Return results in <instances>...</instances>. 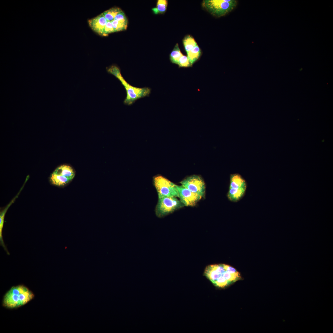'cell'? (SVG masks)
Returning <instances> with one entry per match:
<instances>
[{"label":"cell","instance_id":"6da1fadb","mask_svg":"<svg viewBox=\"0 0 333 333\" xmlns=\"http://www.w3.org/2000/svg\"><path fill=\"white\" fill-rule=\"evenodd\" d=\"M204 275L216 287L224 288L241 279L240 273L225 264L211 265L205 268Z\"/></svg>","mask_w":333,"mask_h":333},{"label":"cell","instance_id":"7a4b0ae2","mask_svg":"<svg viewBox=\"0 0 333 333\" xmlns=\"http://www.w3.org/2000/svg\"><path fill=\"white\" fill-rule=\"evenodd\" d=\"M106 70L108 73L113 75L120 80L125 89L126 96L123 101L125 105H131L137 100L149 96L151 92L150 88L146 87L138 88L130 85L123 77L120 69L117 66L111 65L107 68Z\"/></svg>","mask_w":333,"mask_h":333},{"label":"cell","instance_id":"3957f363","mask_svg":"<svg viewBox=\"0 0 333 333\" xmlns=\"http://www.w3.org/2000/svg\"><path fill=\"white\" fill-rule=\"evenodd\" d=\"M34 297L27 287L19 285L12 287L4 295L2 305L8 309H15L25 305Z\"/></svg>","mask_w":333,"mask_h":333},{"label":"cell","instance_id":"277c9868","mask_svg":"<svg viewBox=\"0 0 333 333\" xmlns=\"http://www.w3.org/2000/svg\"><path fill=\"white\" fill-rule=\"evenodd\" d=\"M236 0H204L203 7L213 16L220 17L228 14L236 6Z\"/></svg>","mask_w":333,"mask_h":333},{"label":"cell","instance_id":"5b68a950","mask_svg":"<svg viewBox=\"0 0 333 333\" xmlns=\"http://www.w3.org/2000/svg\"><path fill=\"white\" fill-rule=\"evenodd\" d=\"M247 187L246 181L239 174H231L230 184L227 196L233 202L239 201L244 196Z\"/></svg>","mask_w":333,"mask_h":333},{"label":"cell","instance_id":"8992f818","mask_svg":"<svg viewBox=\"0 0 333 333\" xmlns=\"http://www.w3.org/2000/svg\"><path fill=\"white\" fill-rule=\"evenodd\" d=\"M184 206L177 197H163L158 198L155 213L157 217L162 218Z\"/></svg>","mask_w":333,"mask_h":333},{"label":"cell","instance_id":"52a82bcc","mask_svg":"<svg viewBox=\"0 0 333 333\" xmlns=\"http://www.w3.org/2000/svg\"><path fill=\"white\" fill-rule=\"evenodd\" d=\"M154 184L158 198L163 197L179 198L176 185L164 177L158 175L153 178Z\"/></svg>","mask_w":333,"mask_h":333},{"label":"cell","instance_id":"ba28073f","mask_svg":"<svg viewBox=\"0 0 333 333\" xmlns=\"http://www.w3.org/2000/svg\"><path fill=\"white\" fill-rule=\"evenodd\" d=\"M75 175V171L71 166L63 165L56 168L51 174L50 181L53 185L63 186L71 181Z\"/></svg>","mask_w":333,"mask_h":333},{"label":"cell","instance_id":"9c48e42d","mask_svg":"<svg viewBox=\"0 0 333 333\" xmlns=\"http://www.w3.org/2000/svg\"><path fill=\"white\" fill-rule=\"evenodd\" d=\"M181 185L202 197L205 195L206 187L204 182L200 176L193 175L180 182Z\"/></svg>","mask_w":333,"mask_h":333},{"label":"cell","instance_id":"30bf717a","mask_svg":"<svg viewBox=\"0 0 333 333\" xmlns=\"http://www.w3.org/2000/svg\"><path fill=\"white\" fill-rule=\"evenodd\" d=\"M179 198L184 206H194L202 198L186 187L181 185H177Z\"/></svg>","mask_w":333,"mask_h":333},{"label":"cell","instance_id":"8fae6325","mask_svg":"<svg viewBox=\"0 0 333 333\" xmlns=\"http://www.w3.org/2000/svg\"><path fill=\"white\" fill-rule=\"evenodd\" d=\"M187 57L192 65L199 58L201 51L199 46L196 45L192 50L187 52Z\"/></svg>","mask_w":333,"mask_h":333},{"label":"cell","instance_id":"7c38bea8","mask_svg":"<svg viewBox=\"0 0 333 333\" xmlns=\"http://www.w3.org/2000/svg\"><path fill=\"white\" fill-rule=\"evenodd\" d=\"M183 43L187 52L192 50L197 45L194 38L190 35H187L184 38Z\"/></svg>","mask_w":333,"mask_h":333},{"label":"cell","instance_id":"4fadbf2b","mask_svg":"<svg viewBox=\"0 0 333 333\" xmlns=\"http://www.w3.org/2000/svg\"><path fill=\"white\" fill-rule=\"evenodd\" d=\"M183 55L178 44L176 43L170 55V60L172 63L178 64L179 59Z\"/></svg>","mask_w":333,"mask_h":333},{"label":"cell","instance_id":"5bb4252c","mask_svg":"<svg viewBox=\"0 0 333 333\" xmlns=\"http://www.w3.org/2000/svg\"><path fill=\"white\" fill-rule=\"evenodd\" d=\"M167 1L166 0H158L156 7L153 9L155 14H163L166 11L167 6Z\"/></svg>","mask_w":333,"mask_h":333},{"label":"cell","instance_id":"9a60e30c","mask_svg":"<svg viewBox=\"0 0 333 333\" xmlns=\"http://www.w3.org/2000/svg\"><path fill=\"white\" fill-rule=\"evenodd\" d=\"M178 65L179 67H188L192 66L187 56L183 55L179 59Z\"/></svg>","mask_w":333,"mask_h":333}]
</instances>
